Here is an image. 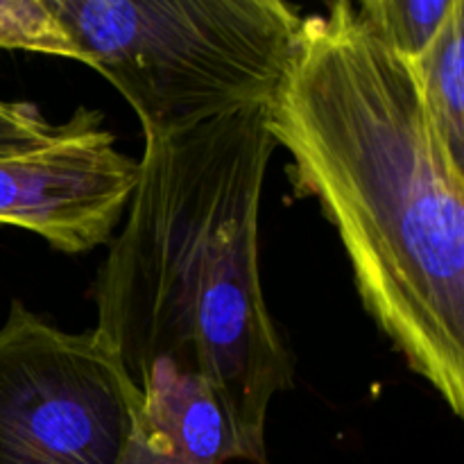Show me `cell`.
Masks as SVG:
<instances>
[{
    "instance_id": "cell-1",
    "label": "cell",
    "mask_w": 464,
    "mask_h": 464,
    "mask_svg": "<svg viewBox=\"0 0 464 464\" xmlns=\"http://www.w3.org/2000/svg\"><path fill=\"white\" fill-rule=\"evenodd\" d=\"M297 195L338 231L356 290L406 365L464 415V166L444 145L417 68L356 3L304 18L266 104Z\"/></svg>"
},
{
    "instance_id": "cell-10",
    "label": "cell",
    "mask_w": 464,
    "mask_h": 464,
    "mask_svg": "<svg viewBox=\"0 0 464 464\" xmlns=\"http://www.w3.org/2000/svg\"><path fill=\"white\" fill-rule=\"evenodd\" d=\"M59 125H50L36 107L0 100V159L23 157L53 143Z\"/></svg>"
},
{
    "instance_id": "cell-7",
    "label": "cell",
    "mask_w": 464,
    "mask_h": 464,
    "mask_svg": "<svg viewBox=\"0 0 464 464\" xmlns=\"http://www.w3.org/2000/svg\"><path fill=\"white\" fill-rule=\"evenodd\" d=\"M426 107L444 145L464 166V3L453 0L429 48L415 59Z\"/></svg>"
},
{
    "instance_id": "cell-6",
    "label": "cell",
    "mask_w": 464,
    "mask_h": 464,
    "mask_svg": "<svg viewBox=\"0 0 464 464\" xmlns=\"http://www.w3.org/2000/svg\"><path fill=\"white\" fill-rule=\"evenodd\" d=\"M139 411L121 464H225L247 460L225 403L202 381L154 376L140 388Z\"/></svg>"
},
{
    "instance_id": "cell-8",
    "label": "cell",
    "mask_w": 464,
    "mask_h": 464,
    "mask_svg": "<svg viewBox=\"0 0 464 464\" xmlns=\"http://www.w3.org/2000/svg\"><path fill=\"white\" fill-rule=\"evenodd\" d=\"M0 50L53 54L89 66L53 0H0Z\"/></svg>"
},
{
    "instance_id": "cell-2",
    "label": "cell",
    "mask_w": 464,
    "mask_h": 464,
    "mask_svg": "<svg viewBox=\"0 0 464 464\" xmlns=\"http://www.w3.org/2000/svg\"><path fill=\"white\" fill-rule=\"evenodd\" d=\"M139 181L95 281V334L131 388L188 376L220 397L247 462L295 362L261 284L258 216L276 143L266 104L143 136Z\"/></svg>"
},
{
    "instance_id": "cell-9",
    "label": "cell",
    "mask_w": 464,
    "mask_h": 464,
    "mask_svg": "<svg viewBox=\"0 0 464 464\" xmlns=\"http://www.w3.org/2000/svg\"><path fill=\"white\" fill-rule=\"evenodd\" d=\"M453 0H362L361 16L392 50L415 62L447 21Z\"/></svg>"
},
{
    "instance_id": "cell-5",
    "label": "cell",
    "mask_w": 464,
    "mask_h": 464,
    "mask_svg": "<svg viewBox=\"0 0 464 464\" xmlns=\"http://www.w3.org/2000/svg\"><path fill=\"white\" fill-rule=\"evenodd\" d=\"M139 181L102 116L80 107L36 152L0 159V225L23 227L63 254L111 243Z\"/></svg>"
},
{
    "instance_id": "cell-4",
    "label": "cell",
    "mask_w": 464,
    "mask_h": 464,
    "mask_svg": "<svg viewBox=\"0 0 464 464\" xmlns=\"http://www.w3.org/2000/svg\"><path fill=\"white\" fill-rule=\"evenodd\" d=\"M139 392L93 329L14 299L0 326V464H121Z\"/></svg>"
},
{
    "instance_id": "cell-3",
    "label": "cell",
    "mask_w": 464,
    "mask_h": 464,
    "mask_svg": "<svg viewBox=\"0 0 464 464\" xmlns=\"http://www.w3.org/2000/svg\"><path fill=\"white\" fill-rule=\"evenodd\" d=\"M84 50L139 116L163 136L270 102L304 16L284 0H53Z\"/></svg>"
}]
</instances>
